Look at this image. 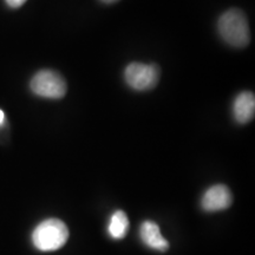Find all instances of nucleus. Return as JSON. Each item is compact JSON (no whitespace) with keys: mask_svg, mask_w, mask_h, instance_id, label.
I'll use <instances>...</instances> for the list:
<instances>
[{"mask_svg":"<svg viewBox=\"0 0 255 255\" xmlns=\"http://www.w3.org/2000/svg\"><path fill=\"white\" fill-rule=\"evenodd\" d=\"M220 34L226 43L235 47H244L250 43L251 33L248 20L239 8L226 11L218 21Z\"/></svg>","mask_w":255,"mask_h":255,"instance_id":"obj_1","label":"nucleus"},{"mask_svg":"<svg viewBox=\"0 0 255 255\" xmlns=\"http://www.w3.org/2000/svg\"><path fill=\"white\" fill-rule=\"evenodd\" d=\"M69 239V229L62 220L47 219L32 233V244L40 252H53L62 248Z\"/></svg>","mask_w":255,"mask_h":255,"instance_id":"obj_2","label":"nucleus"},{"mask_svg":"<svg viewBox=\"0 0 255 255\" xmlns=\"http://www.w3.org/2000/svg\"><path fill=\"white\" fill-rule=\"evenodd\" d=\"M31 90L39 97L59 100L66 94V83L58 72L52 70H41L31 81Z\"/></svg>","mask_w":255,"mask_h":255,"instance_id":"obj_3","label":"nucleus"},{"mask_svg":"<svg viewBox=\"0 0 255 255\" xmlns=\"http://www.w3.org/2000/svg\"><path fill=\"white\" fill-rule=\"evenodd\" d=\"M126 82L130 88L137 91H146L157 85L159 71L154 64L145 65L142 63H131L124 72Z\"/></svg>","mask_w":255,"mask_h":255,"instance_id":"obj_4","label":"nucleus"},{"mask_svg":"<svg viewBox=\"0 0 255 255\" xmlns=\"http://www.w3.org/2000/svg\"><path fill=\"white\" fill-rule=\"evenodd\" d=\"M232 202L233 196L229 188L223 184H216L206 191L201 205L206 212H220L231 207Z\"/></svg>","mask_w":255,"mask_h":255,"instance_id":"obj_5","label":"nucleus"},{"mask_svg":"<svg viewBox=\"0 0 255 255\" xmlns=\"http://www.w3.org/2000/svg\"><path fill=\"white\" fill-rule=\"evenodd\" d=\"M139 235H141L143 244H144L146 247L158 252L168 251V241L162 237V233L159 231V227L155 222H143L141 229H139Z\"/></svg>","mask_w":255,"mask_h":255,"instance_id":"obj_6","label":"nucleus"},{"mask_svg":"<svg viewBox=\"0 0 255 255\" xmlns=\"http://www.w3.org/2000/svg\"><path fill=\"white\" fill-rule=\"evenodd\" d=\"M233 114L239 123L245 124L253 120L255 114V98L252 92H242L235 98Z\"/></svg>","mask_w":255,"mask_h":255,"instance_id":"obj_7","label":"nucleus"},{"mask_svg":"<svg viewBox=\"0 0 255 255\" xmlns=\"http://www.w3.org/2000/svg\"><path fill=\"white\" fill-rule=\"evenodd\" d=\"M129 231V220L122 210H117L111 216L109 223V233L114 239H123Z\"/></svg>","mask_w":255,"mask_h":255,"instance_id":"obj_8","label":"nucleus"},{"mask_svg":"<svg viewBox=\"0 0 255 255\" xmlns=\"http://www.w3.org/2000/svg\"><path fill=\"white\" fill-rule=\"evenodd\" d=\"M5 1L9 7L17 8V7H20V6H23L25 2H26V0H5Z\"/></svg>","mask_w":255,"mask_h":255,"instance_id":"obj_9","label":"nucleus"},{"mask_svg":"<svg viewBox=\"0 0 255 255\" xmlns=\"http://www.w3.org/2000/svg\"><path fill=\"white\" fill-rule=\"evenodd\" d=\"M4 119H5V114H4V111L0 110V124H1L2 122H4Z\"/></svg>","mask_w":255,"mask_h":255,"instance_id":"obj_10","label":"nucleus"},{"mask_svg":"<svg viewBox=\"0 0 255 255\" xmlns=\"http://www.w3.org/2000/svg\"><path fill=\"white\" fill-rule=\"evenodd\" d=\"M101 1L105 2V4H113V2H116V1H119V0H101Z\"/></svg>","mask_w":255,"mask_h":255,"instance_id":"obj_11","label":"nucleus"}]
</instances>
